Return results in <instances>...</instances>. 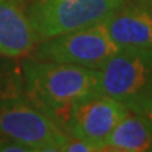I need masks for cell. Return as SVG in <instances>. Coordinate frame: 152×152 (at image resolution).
<instances>
[{"instance_id":"3957f363","label":"cell","mask_w":152,"mask_h":152,"mask_svg":"<svg viewBox=\"0 0 152 152\" xmlns=\"http://www.w3.org/2000/svg\"><path fill=\"white\" fill-rule=\"evenodd\" d=\"M97 71V92L130 109L152 85V48L120 47Z\"/></svg>"},{"instance_id":"6da1fadb","label":"cell","mask_w":152,"mask_h":152,"mask_svg":"<svg viewBox=\"0 0 152 152\" xmlns=\"http://www.w3.org/2000/svg\"><path fill=\"white\" fill-rule=\"evenodd\" d=\"M26 89L31 103L62 124L73 102L97 92L99 71L54 61L24 65Z\"/></svg>"},{"instance_id":"8fae6325","label":"cell","mask_w":152,"mask_h":152,"mask_svg":"<svg viewBox=\"0 0 152 152\" xmlns=\"http://www.w3.org/2000/svg\"><path fill=\"white\" fill-rule=\"evenodd\" d=\"M0 152H33L28 147L11 138L0 137Z\"/></svg>"},{"instance_id":"277c9868","label":"cell","mask_w":152,"mask_h":152,"mask_svg":"<svg viewBox=\"0 0 152 152\" xmlns=\"http://www.w3.org/2000/svg\"><path fill=\"white\" fill-rule=\"evenodd\" d=\"M0 135L33 152H59L69 134L31 102L7 100L0 104Z\"/></svg>"},{"instance_id":"9c48e42d","label":"cell","mask_w":152,"mask_h":152,"mask_svg":"<svg viewBox=\"0 0 152 152\" xmlns=\"http://www.w3.org/2000/svg\"><path fill=\"white\" fill-rule=\"evenodd\" d=\"M103 151L145 152L152 151V125L138 113L128 109L104 142Z\"/></svg>"},{"instance_id":"8992f818","label":"cell","mask_w":152,"mask_h":152,"mask_svg":"<svg viewBox=\"0 0 152 152\" xmlns=\"http://www.w3.org/2000/svg\"><path fill=\"white\" fill-rule=\"evenodd\" d=\"M127 111L125 104L94 92L73 102L61 125L69 135L90 144L96 151H103L106 140Z\"/></svg>"},{"instance_id":"52a82bcc","label":"cell","mask_w":152,"mask_h":152,"mask_svg":"<svg viewBox=\"0 0 152 152\" xmlns=\"http://www.w3.org/2000/svg\"><path fill=\"white\" fill-rule=\"evenodd\" d=\"M104 24L118 47L152 48V0H124Z\"/></svg>"},{"instance_id":"ba28073f","label":"cell","mask_w":152,"mask_h":152,"mask_svg":"<svg viewBox=\"0 0 152 152\" xmlns=\"http://www.w3.org/2000/svg\"><path fill=\"white\" fill-rule=\"evenodd\" d=\"M37 41L30 16L18 0H0V54L21 56L28 54Z\"/></svg>"},{"instance_id":"30bf717a","label":"cell","mask_w":152,"mask_h":152,"mask_svg":"<svg viewBox=\"0 0 152 152\" xmlns=\"http://www.w3.org/2000/svg\"><path fill=\"white\" fill-rule=\"evenodd\" d=\"M130 110H132V111L138 113L140 115H142L152 125V85L145 92V94L134 106H131Z\"/></svg>"},{"instance_id":"7a4b0ae2","label":"cell","mask_w":152,"mask_h":152,"mask_svg":"<svg viewBox=\"0 0 152 152\" xmlns=\"http://www.w3.org/2000/svg\"><path fill=\"white\" fill-rule=\"evenodd\" d=\"M124 0H38L30 10V20L38 41L104 21Z\"/></svg>"},{"instance_id":"5b68a950","label":"cell","mask_w":152,"mask_h":152,"mask_svg":"<svg viewBox=\"0 0 152 152\" xmlns=\"http://www.w3.org/2000/svg\"><path fill=\"white\" fill-rule=\"evenodd\" d=\"M120 47L110 38L104 21L42 41L37 51L39 61L72 64L99 69Z\"/></svg>"}]
</instances>
